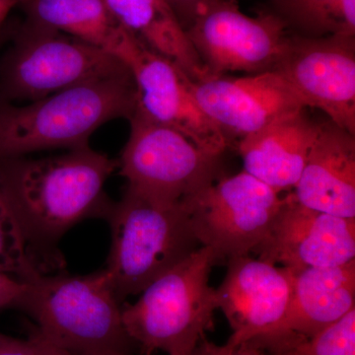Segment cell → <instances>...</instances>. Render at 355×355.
I'll use <instances>...</instances> for the list:
<instances>
[{
    "mask_svg": "<svg viewBox=\"0 0 355 355\" xmlns=\"http://www.w3.org/2000/svg\"><path fill=\"white\" fill-rule=\"evenodd\" d=\"M250 343L266 355H355V308L315 335L273 331Z\"/></svg>",
    "mask_w": 355,
    "mask_h": 355,
    "instance_id": "obj_21",
    "label": "cell"
},
{
    "mask_svg": "<svg viewBox=\"0 0 355 355\" xmlns=\"http://www.w3.org/2000/svg\"><path fill=\"white\" fill-rule=\"evenodd\" d=\"M200 355H266L265 352L253 343L247 342L237 345H217L209 342L207 338H203L198 345Z\"/></svg>",
    "mask_w": 355,
    "mask_h": 355,
    "instance_id": "obj_24",
    "label": "cell"
},
{
    "mask_svg": "<svg viewBox=\"0 0 355 355\" xmlns=\"http://www.w3.org/2000/svg\"><path fill=\"white\" fill-rule=\"evenodd\" d=\"M137 91L130 70L24 104L0 99V159L88 146L116 119L130 120Z\"/></svg>",
    "mask_w": 355,
    "mask_h": 355,
    "instance_id": "obj_2",
    "label": "cell"
},
{
    "mask_svg": "<svg viewBox=\"0 0 355 355\" xmlns=\"http://www.w3.org/2000/svg\"><path fill=\"white\" fill-rule=\"evenodd\" d=\"M118 160L128 188L157 202L176 205L214 183L220 154L210 153L175 128L135 113Z\"/></svg>",
    "mask_w": 355,
    "mask_h": 355,
    "instance_id": "obj_7",
    "label": "cell"
},
{
    "mask_svg": "<svg viewBox=\"0 0 355 355\" xmlns=\"http://www.w3.org/2000/svg\"><path fill=\"white\" fill-rule=\"evenodd\" d=\"M107 221L112 243L105 270L121 303L202 247L183 203L157 202L128 187Z\"/></svg>",
    "mask_w": 355,
    "mask_h": 355,
    "instance_id": "obj_5",
    "label": "cell"
},
{
    "mask_svg": "<svg viewBox=\"0 0 355 355\" xmlns=\"http://www.w3.org/2000/svg\"><path fill=\"white\" fill-rule=\"evenodd\" d=\"M114 57L130 70L137 91L135 113L175 128L205 150L223 154L232 146L198 106L190 78L171 60L127 31Z\"/></svg>",
    "mask_w": 355,
    "mask_h": 355,
    "instance_id": "obj_10",
    "label": "cell"
},
{
    "mask_svg": "<svg viewBox=\"0 0 355 355\" xmlns=\"http://www.w3.org/2000/svg\"><path fill=\"white\" fill-rule=\"evenodd\" d=\"M306 109L272 121L238 141L244 171L282 193L297 184L321 123Z\"/></svg>",
    "mask_w": 355,
    "mask_h": 355,
    "instance_id": "obj_16",
    "label": "cell"
},
{
    "mask_svg": "<svg viewBox=\"0 0 355 355\" xmlns=\"http://www.w3.org/2000/svg\"><path fill=\"white\" fill-rule=\"evenodd\" d=\"M307 108L355 135V38L350 35H288L273 71Z\"/></svg>",
    "mask_w": 355,
    "mask_h": 355,
    "instance_id": "obj_11",
    "label": "cell"
},
{
    "mask_svg": "<svg viewBox=\"0 0 355 355\" xmlns=\"http://www.w3.org/2000/svg\"><path fill=\"white\" fill-rule=\"evenodd\" d=\"M183 28L210 77L273 71L288 37L277 14L251 17L234 0L200 2Z\"/></svg>",
    "mask_w": 355,
    "mask_h": 355,
    "instance_id": "obj_8",
    "label": "cell"
},
{
    "mask_svg": "<svg viewBox=\"0 0 355 355\" xmlns=\"http://www.w3.org/2000/svg\"><path fill=\"white\" fill-rule=\"evenodd\" d=\"M272 12L299 36H355V0H270Z\"/></svg>",
    "mask_w": 355,
    "mask_h": 355,
    "instance_id": "obj_20",
    "label": "cell"
},
{
    "mask_svg": "<svg viewBox=\"0 0 355 355\" xmlns=\"http://www.w3.org/2000/svg\"><path fill=\"white\" fill-rule=\"evenodd\" d=\"M254 251L261 260L291 270L345 265L355 261V218L309 209L289 191Z\"/></svg>",
    "mask_w": 355,
    "mask_h": 355,
    "instance_id": "obj_12",
    "label": "cell"
},
{
    "mask_svg": "<svg viewBox=\"0 0 355 355\" xmlns=\"http://www.w3.org/2000/svg\"><path fill=\"white\" fill-rule=\"evenodd\" d=\"M172 7L174 12L176 13L177 17L179 18L182 26L184 24L188 18L190 17L193 9L200 2L205 0H166Z\"/></svg>",
    "mask_w": 355,
    "mask_h": 355,
    "instance_id": "obj_27",
    "label": "cell"
},
{
    "mask_svg": "<svg viewBox=\"0 0 355 355\" xmlns=\"http://www.w3.org/2000/svg\"><path fill=\"white\" fill-rule=\"evenodd\" d=\"M24 1V0H18V2H19V4L21 3V2H23ZM19 4H18V6H19Z\"/></svg>",
    "mask_w": 355,
    "mask_h": 355,
    "instance_id": "obj_31",
    "label": "cell"
},
{
    "mask_svg": "<svg viewBox=\"0 0 355 355\" xmlns=\"http://www.w3.org/2000/svg\"><path fill=\"white\" fill-rule=\"evenodd\" d=\"M291 270V304L282 323L270 333L315 335L354 309L355 261L338 266Z\"/></svg>",
    "mask_w": 355,
    "mask_h": 355,
    "instance_id": "obj_17",
    "label": "cell"
},
{
    "mask_svg": "<svg viewBox=\"0 0 355 355\" xmlns=\"http://www.w3.org/2000/svg\"><path fill=\"white\" fill-rule=\"evenodd\" d=\"M284 202L279 191L243 171L183 200L202 246L219 260L249 254L263 242Z\"/></svg>",
    "mask_w": 355,
    "mask_h": 355,
    "instance_id": "obj_9",
    "label": "cell"
},
{
    "mask_svg": "<svg viewBox=\"0 0 355 355\" xmlns=\"http://www.w3.org/2000/svg\"><path fill=\"white\" fill-rule=\"evenodd\" d=\"M18 0H0V30L4 27L9 15L13 9L18 7Z\"/></svg>",
    "mask_w": 355,
    "mask_h": 355,
    "instance_id": "obj_28",
    "label": "cell"
},
{
    "mask_svg": "<svg viewBox=\"0 0 355 355\" xmlns=\"http://www.w3.org/2000/svg\"><path fill=\"white\" fill-rule=\"evenodd\" d=\"M190 89L203 113L230 140H241L286 114L307 108L275 72L190 79Z\"/></svg>",
    "mask_w": 355,
    "mask_h": 355,
    "instance_id": "obj_13",
    "label": "cell"
},
{
    "mask_svg": "<svg viewBox=\"0 0 355 355\" xmlns=\"http://www.w3.org/2000/svg\"><path fill=\"white\" fill-rule=\"evenodd\" d=\"M292 270L249 254L227 260V272L216 289L237 345L275 331L286 317L292 295Z\"/></svg>",
    "mask_w": 355,
    "mask_h": 355,
    "instance_id": "obj_14",
    "label": "cell"
},
{
    "mask_svg": "<svg viewBox=\"0 0 355 355\" xmlns=\"http://www.w3.org/2000/svg\"><path fill=\"white\" fill-rule=\"evenodd\" d=\"M0 355H36L29 338L21 340L0 331Z\"/></svg>",
    "mask_w": 355,
    "mask_h": 355,
    "instance_id": "obj_25",
    "label": "cell"
},
{
    "mask_svg": "<svg viewBox=\"0 0 355 355\" xmlns=\"http://www.w3.org/2000/svg\"><path fill=\"white\" fill-rule=\"evenodd\" d=\"M128 70L108 51L25 19L0 53V99L37 101Z\"/></svg>",
    "mask_w": 355,
    "mask_h": 355,
    "instance_id": "obj_6",
    "label": "cell"
},
{
    "mask_svg": "<svg viewBox=\"0 0 355 355\" xmlns=\"http://www.w3.org/2000/svg\"><path fill=\"white\" fill-rule=\"evenodd\" d=\"M28 284L21 310L46 340L71 355H130L135 345L106 270L85 277L42 273Z\"/></svg>",
    "mask_w": 355,
    "mask_h": 355,
    "instance_id": "obj_4",
    "label": "cell"
},
{
    "mask_svg": "<svg viewBox=\"0 0 355 355\" xmlns=\"http://www.w3.org/2000/svg\"><path fill=\"white\" fill-rule=\"evenodd\" d=\"M293 190L309 209L355 218V135L329 119L322 121Z\"/></svg>",
    "mask_w": 355,
    "mask_h": 355,
    "instance_id": "obj_15",
    "label": "cell"
},
{
    "mask_svg": "<svg viewBox=\"0 0 355 355\" xmlns=\"http://www.w3.org/2000/svg\"><path fill=\"white\" fill-rule=\"evenodd\" d=\"M219 261L211 248H198L151 282L137 302L121 305L123 326L142 354H195L214 329L218 304L209 277Z\"/></svg>",
    "mask_w": 355,
    "mask_h": 355,
    "instance_id": "obj_3",
    "label": "cell"
},
{
    "mask_svg": "<svg viewBox=\"0 0 355 355\" xmlns=\"http://www.w3.org/2000/svg\"><path fill=\"white\" fill-rule=\"evenodd\" d=\"M116 169L118 160L90 146L46 157L0 159V189L34 259L35 252L50 250L76 224L107 220L114 202L105 184Z\"/></svg>",
    "mask_w": 355,
    "mask_h": 355,
    "instance_id": "obj_1",
    "label": "cell"
},
{
    "mask_svg": "<svg viewBox=\"0 0 355 355\" xmlns=\"http://www.w3.org/2000/svg\"><path fill=\"white\" fill-rule=\"evenodd\" d=\"M13 32L14 30L12 28H7L6 25L0 30V53H1V51L6 48L9 40L12 37Z\"/></svg>",
    "mask_w": 355,
    "mask_h": 355,
    "instance_id": "obj_29",
    "label": "cell"
},
{
    "mask_svg": "<svg viewBox=\"0 0 355 355\" xmlns=\"http://www.w3.org/2000/svg\"><path fill=\"white\" fill-rule=\"evenodd\" d=\"M28 288V282L0 273V310H21Z\"/></svg>",
    "mask_w": 355,
    "mask_h": 355,
    "instance_id": "obj_23",
    "label": "cell"
},
{
    "mask_svg": "<svg viewBox=\"0 0 355 355\" xmlns=\"http://www.w3.org/2000/svg\"><path fill=\"white\" fill-rule=\"evenodd\" d=\"M116 21L149 49L171 60L193 81L210 76L166 0H104Z\"/></svg>",
    "mask_w": 355,
    "mask_h": 355,
    "instance_id": "obj_18",
    "label": "cell"
},
{
    "mask_svg": "<svg viewBox=\"0 0 355 355\" xmlns=\"http://www.w3.org/2000/svg\"><path fill=\"white\" fill-rule=\"evenodd\" d=\"M30 342L36 355H71L46 340L36 329L30 334Z\"/></svg>",
    "mask_w": 355,
    "mask_h": 355,
    "instance_id": "obj_26",
    "label": "cell"
},
{
    "mask_svg": "<svg viewBox=\"0 0 355 355\" xmlns=\"http://www.w3.org/2000/svg\"><path fill=\"white\" fill-rule=\"evenodd\" d=\"M25 19L69 35L114 55L127 30L104 0H24Z\"/></svg>",
    "mask_w": 355,
    "mask_h": 355,
    "instance_id": "obj_19",
    "label": "cell"
},
{
    "mask_svg": "<svg viewBox=\"0 0 355 355\" xmlns=\"http://www.w3.org/2000/svg\"><path fill=\"white\" fill-rule=\"evenodd\" d=\"M113 355H127V354H113ZM193 355H200V347H198V349H197V350H196L195 354H193Z\"/></svg>",
    "mask_w": 355,
    "mask_h": 355,
    "instance_id": "obj_30",
    "label": "cell"
},
{
    "mask_svg": "<svg viewBox=\"0 0 355 355\" xmlns=\"http://www.w3.org/2000/svg\"><path fill=\"white\" fill-rule=\"evenodd\" d=\"M0 273L31 282L40 270L26 241L24 233L6 196L0 189Z\"/></svg>",
    "mask_w": 355,
    "mask_h": 355,
    "instance_id": "obj_22",
    "label": "cell"
}]
</instances>
